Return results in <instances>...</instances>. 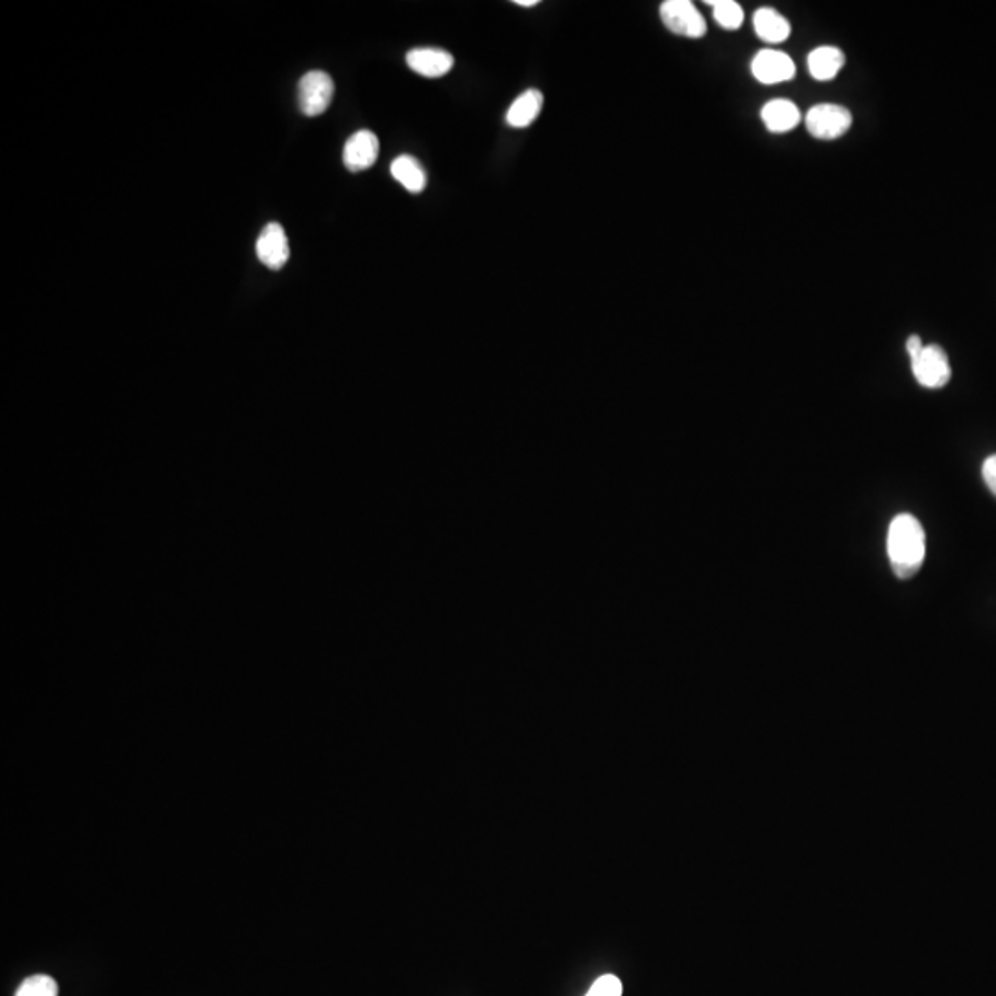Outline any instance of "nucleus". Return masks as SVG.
Wrapping results in <instances>:
<instances>
[{
	"mask_svg": "<svg viewBox=\"0 0 996 996\" xmlns=\"http://www.w3.org/2000/svg\"><path fill=\"white\" fill-rule=\"evenodd\" d=\"M407 63L414 72L425 78H441L452 71L455 58L441 49H414L407 54Z\"/></svg>",
	"mask_w": 996,
	"mask_h": 996,
	"instance_id": "nucleus-9",
	"label": "nucleus"
},
{
	"mask_svg": "<svg viewBox=\"0 0 996 996\" xmlns=\"http://www.w3.org/2000/svg\"><path fill=\"white\" fill-rule=\"evenodd\" d=\"M542 102H545L542 94L536 89L522 92L508 109L506 122L511 128H528L541 113Z\"/></svg>",
	"mask_w": 996,
	"mask_h": 996,
	"instance_id": "nucleus-13",
	"label": "nucleus"
},
{
	"mask_svg": "<svg viewBox=\"0 0 996 996\" xmlns=\"http://www.w3.org/2000/svg\"><path fill=\"white\" fill-rule=\"evenodd\" d=\"M391 176L414 195H419L427 187V172L412 156H399L391 163Z\"/></svg>",
	"mask_w": 996,
	"mask_h": 996,
	"instance_id": "nucleus-14",
	"label": "nucleus"
},
{
	"mask_svg": "<svg viewBox=\"0 0 996 996\" xmlns=\"http://www.w3.org/2000/svg\"><path fill=\"white\" fill-rule=\"evenodd\" d=\"M707 4L713 6L716 22H718L721 28H726V30H738V28L743 27V6L735 2V0H707Z\"/></svg>",
	"mask_w": 996,
	"mask_h": 996,
	"instance_id": "nucleus-15",
	"label": "nucleus"
},
{
	"mask_svg": "<svg viewBox=\"0 0 996 996\" xmlns=\"http://www.w3.org/2000/svg\"><path fill=\"white\" fill-rule=\"evenodd\" d=\"M853 124L849 109L838 103H818L807 114V130L821 141H833L845 136Z\"/></svg>",
	"mask_w": 996,
	"mask_h": 996,
	"instance_id": "nucleus-2",
	"label": "nucleus"
},
{
	"mask_svg": "<svg viewBox=\"0 0 996 996\" xmlns=\"http://www.w3.org/2000/svg\"><path fill=\"white\" fill-rule=\"evenodd\" d=\"M753 27L758 38L766 43H783L790 38V22L774 8H758L753 16Z\"/></svg>",
	"mask_w": 996,
	"mask_h": 996,
	"instance_id": "nucleus-10",
	"label": "nucleus"
},
{
	"mask_svg": "<svg viewBox=\"0 0 996 996\" xmlns=\"http://www.w3.org/2000/svg\"><path fill=\"white\" fill-rule=\"evenodd\" d=\"M379 139L374 131H357L343 147V165L351 172H362L374 167L379 158Z\"/></svg>",
	"mask_w": 996,
	"mask_h": 996,
	"instance_id": "nucleus-8",
	"label": "nucleus"
},
{
	"mask_svg": "<svg viewBox=\"0 0 996 996\" xmlns=\"http://www.w3.org/2000/svg\"><path fill=\"white\" fill-rule=\"evenodd\" d=\"M585 996H622V982L615 975L600 976Z\"/></svg>",
	"mask_w": 996,
	"mask_h": 996,
	"instance_id": "nucleus-17",
	"label": "nucleus"
},
{
	"mask_svg": "<svg viewBox=\"0 0 996 996\" xmlns=\"http://www.w3.org/2000/svg\"><path fill=\"white\" fill-rule=\"evenodd\" d=\"M255 249H257L260 262L273 271L281 270L290 259V246H288V237L281 223H268L259 235Z\"/></svg>",
	"mask_w": 996,
	"mask_h": 996,
	"instance_id": "nucleus-7",
	"label": "nucleus"
},
{
	"mask_svg": "<svg viewBox=\"0 0 996 996\" xmlns=\"http://www.w3.org/2000/svg\"><path fill=\"white\" fill-rule=\"evenodd\" d=\"M760 117H763L764 124H766L769 131L786 133V131L794 130L799 124L801 111L790 100H771V102L764 106Z\"/></svg>",
	"mask_w": 996,
	"mask_h": 996,
	"instance_id": "nucleus-11",
	"label": "nucleus"
},
{
	"mask_svg": "<svg viewBox=\"0 0 996 996\" xmlns=\"http://www.w3.org/2000/svg\"><path fill=\"white\" fill-rule=\"evenodd\" d=\"M751 72L758 82L774 86V83L788 82L796 77V66L790 56L785 52L764 49L753 58Z\"/></svg>",
	"mask_w": 996,
	"mask_h": 996,
	"instance_id": "nucleus-6",
	"label": "nucleus"
},
{
	"mask_svg": "<svg viewBox=\"0 0 996 996\" xmlns=\"http://www.w3.org/2000/svg\"><path fill=\"white\" fill-rule=\"evenodd\" d=\"M844 63L845 56L841 50L836 47H819L808 56V72L818 82H829L841 71Z\"/></svg>",
	"mask_w": 996,
	"mask_h": 996,
	"instance_id": "nucleus-12",
	"label": "nucleus"
},
{
	"mask_svg": "<svg viewBox=\"0 0 996 996\" xmlns=\"http://www.w3.org/2000/svg\"><path fill=\"white\" fill-rule=\"evenodd\" d=\"M335 97V82L323 71H310L299 80L298 102L301 113L318 117L326 113Z\"/></svg>",
	"mask_w": 996,
	"mask_h": 996,
	"instance_id": "nucleus-3",
	"label": "nucleus"
},
{
	"mask_svg": "<svg viewBox=\"0 0 996 996\" xmlns=\"http://www.w3.org/2000/svg\"><path fill=\"white\" fill-rule=\"evenodd\" d=\"M515 4L522 6V8H531V6L539 4V0H515Z\"/></svg>",
	"mask_w": 996,
	"mask_h": 996,
	"instance_id": "nucleus-20",
	"label": "nucleus"
},
{
	"mask_svg": "<svg viewBox=\"0 0 996 996\" xmlns=\"http://www.w3.org/2000/svg\"><path fill=\"white\" fill-rule=\"evenodd\" d=\"M661 19L670 32L683 38H704L707 22L690 0H666L661 4Z\"/></svg>",
	"mask_w": 996,
	"mask_h": 996,
	"instance_id": "nucleus-4",
	"label": "nucleus"
},
{
	"mask_svg": "<svg viewBox=\"0 0 996 996\" xmlns=\"http://www.w3.org/2000/svg\"><path fill=\"white\" fill-rule=\"evenodd\" d=\"M982 477H984V482L987 484V488L992 489L993 494L996 495V455L984 461Z\"/></svg>",
	"mask_w": 996,
	"mask_h": 996,
	"instance_id": "nucleus-18",
	"label": "nucleus"
},
{
	"mask_svg": "<svg viewBox=\"0 0 996 996\" xmlns=\"http://www.w3.org/2000/svg\"><path fill=\"white\" fill-rule=\"evenodd\" d=\"M16 996H58V982L47 975L30 976L19 986Z\"/></svg>",
	"mask_w": 996,
	"mask_h": 996,
	"instance_id": "nucleus-16",
	"label": "nucleus"
},
{
	"mask_svg": "<svg viewBox=\"0 0 996 996\" xmlns=\"http://www.w3.org/2000/svg\"><path fill=\"white\" fill-rule=\"evenodd\" d=\"M912 371L923 388L937 390L948 385L953 369L947 352L939 346H925L917 357L912 358Z\"/></svg>",
	"mask_w": 996,
	"mask_h": 996,
	"instance_id": "nucleus-5",
	"label": "nucleus"
},
{
	"mask_svg": "<svg viewBox=\"0 0 996 996\" xmlns=\"http://www.w3.org/2000/svg\"><path fill=\"white\" fill-rule=\"evenodd\" d=\"M923 347L925 346H923V341H920V338L917 335H912L910 338H908V341H906V351H908L910 358L917 357Z\"/></svg>",
	"mask_w": 996,
	"mask_h": 996,
	"instance_id": "nucleus-19",
	"label": "nucleus"
},
{
	"mask_svg": "<svg viewBox=\"0 0 996 996\" xmlns=\"http://www.w3.org/2000/svg\"><path fill=\"white\" fill-rule=\"evenodd\" d=\"M888 556L897 578H912L919 572L926 556V537L914 515L900 514L888 531Z\"/></svg>",
	"mask_w": 996,
	"mask_h": 996,
	"instance_id": "nucleus-1",
	"label": "nucleus"
}]
</instances>
